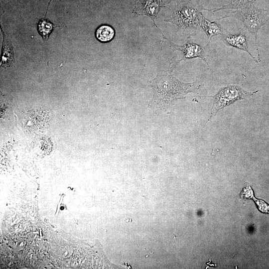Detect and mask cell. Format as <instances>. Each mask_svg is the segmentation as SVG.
<instances>
[{"label":"cell","mask_w":269,"mask_h":269,"mask_svg":"<svg viewBox=\"0 0 269 269\" xmlns=\"http://www.w3.org/2000/svg\"><path fill=\"white\" fill-rule=\"evenodd\" d=\"M171 46L175 49L182 52V58L178 62L184 59L199 58L207 63V55L208 51L209 43L203 46L190 41L188 37L186 42L182 45H179L169 42Z\"/></svg>","instance_id":"cell-5"},{"label":"cell","mask_w":269,"mask_h":269,"mask_svg":"<svg viewBox=\"0 0 269 269\" xmlns=\"http://www.w3.org/2000/svg\"><path fill=\"white\" fill-rule=\"evenodd\" d=\"M163 6L162 0H141L135 6L134 12L138 15H144L149 17L156 27L154 19Z\"/></svg>","instance_id":"cell-6"},{"label":"cell","mask_w":269,"mask_h":269,"mask_svg":"<svg viewBox=\"0 0 269 269\" xmlns=\"http://www.w3.org/2000/svg\"><path fill=\"white\" fill-rule=\"evenodd\" d=\"M37 28L39 34L44 40H47L53 28V24L46 19H40Z\"/></svg>","instance_id":"cell-12"},{"label":"cell","mask_w":269,"mask_h":269,"mask_svg":"<svg viewBox=\"0 0 269 269\" xmlns=\"http://www.w3.org/2000/svg\"><path fill=\"white\" fill-rule=\"evenodd\" d=\"M255 201L261 212L269 214V205L267 203L261 200H256Z\"/></svg>","instance_id":"cell-13"},{"label":"cell","mask_w":269,"mask_h":269,"mask_svg":"<svg viewBox=\"0 0 269 269\" xmlns=\"http://www.w3.org/2000/svg\"><path fill=\"white\" fill-rule=\"evenodd\" d=\"M177 0V1H182L183 0Z\"/></svg>","instance_id":"cell-15"},{"label":"cell","mask_w":269,"mask_h":269,"mask_svg":"<svg viewBox=\"0 0 269 269\" xmlns=\"http://www.w3.org/2000/svg\"><path fill=\"white\" fill-rule=\"evenodd\" d=\"M258 91L248 92L237 85H228L221 88L213 97L214 99L209 120L222 108L237 101L246 99Z\"/></svg>","instance_id":"cell-3"},{"label":"cell","mask_w":269,"mask_h":269,"mask_svg":"<svg viewBox=\"0 0 269 269\" xmlns=\"http://www.w3.org/2000/svg\"><path fill=\"white\" fill-rule=\"evenodd\" d=\"M256 0H234L233 1L222 6L212 9L203 8L204 10L215 12L224 9L238 10L244 8L254 3Z\"/></svg>","instance_id":"cell-11"},{"label":"cell","mask_w":269,"mask_h":269,"mask_svg":"<svg viewBox=\"0 0 269 269\" xmlns=\"http://www.w3.org/2000/svg\"><path fill=\"white\" fill-rule=\"evenodd\" d=\"M203 10L199 6L186 4L177 8L173 16L164 21L176 25L178 29L197 28L199 26V15Z\"/></svg>","instance_id":"cell-4"},{"label":"cell","mask_w":269,"mask_h":269,"mask_svg":"<svg viewBox=\"0 0 269 269\" xmlns=\"http://www.w3.org/2000/svg\"><path fill=\"white\" fill-rule=\"evenodd\" d=\"M234 17L243 23L247 30L254 35L255 38V45L259 55L257 44V33L262 26L265 25L269 19V9L259 8L254 3L241 9L232 11L217 20L227 18Z\"/></svg>","instance_id":"cell-2"},{"label":"cell","mask_w":269,"mask_h":269,"mask_svg":"<svg viewBox=\"0 0 269 269\" xmlns=\"http://www.w3.org/2000/svg\"><path fill=\"white\" fill-rule=\"evenodd\" d=\"M199 26L206 33L209 41L215 35H223L226 33L225 29L216 21H211L206 19L201 12L199 15Z\"/></svg>","instance_id":"cell-8"},{"label":"cell","mask_w":269,"mask_h":269,"mask_svg":"<svg viewBox=\"0 0 269 269\" xmlns=\"http://www.w3.org/2000/svg\"><path fill=\"white\" fill-rule=\"evenodd\" d=\"M151 83L155 98L158 102L164 105L182 99L198 88L194 83L182 82L167 73L158 75Z\"/></svg>","instance_id":"cell-1"},{"label":"cell","mask_w":269,"mask_h":269,"mask_svg":"<svg viewBox=\"0 0 269 269\" xmlns=\"http://www.w3.org/2000/svg\"><path fill=\"white\" fill-rule=\"evenodd\" d=\"M115 31L113 28L107 24H103L98 27L95 31V36L101 42H108L114 37Z\"/></svg>","instance_id":"cell-9"},{"label":"cell","mask_w":269,"mask_h":269,"mask_svg":"<svg viewBox=\"0 0 269 269\" xmlns=\"http://www.w3.org/2000/svg\"><path fill=\"white\" fill-rule=\"evenodd\" d=\"M221 37L226 44L247 52L256 62L258 63L259 61L251 54L249 50L245 31L241 30L236 34L226 33L221 35Z\"/></svg>","instance_id":"cell-7"},{"label":"cell","mask_w":269,"mask_h":269,"mask_svg":"<svg viewBox=\"0 0 269 269\" xmlns=\"http://www.w3.org/2000/svg\"><path fill=\"white\" fill-rule=\"evenodd\" d=\"M1 66L6 68L9 66L14 61L13 53L10 42L3 38L1 50Z\"/></svg>","instance_id":"cell-10"},{"label":"cell","mask_w":269,"mask_h":269,"mask_svg":"<svg viewBox=\"0 0 269 269\" xmlns=\"http://www.w3.org/2000/svg\"><path fill=\"white\" fill-rule=\"evenodd\" d=\"M245 190L243 193L242 192V197L246 198H251L253 196V191L250 186H248L247 188L244 189Z\"/></svg>","instance_id":"cell-14"}]
</instances>
